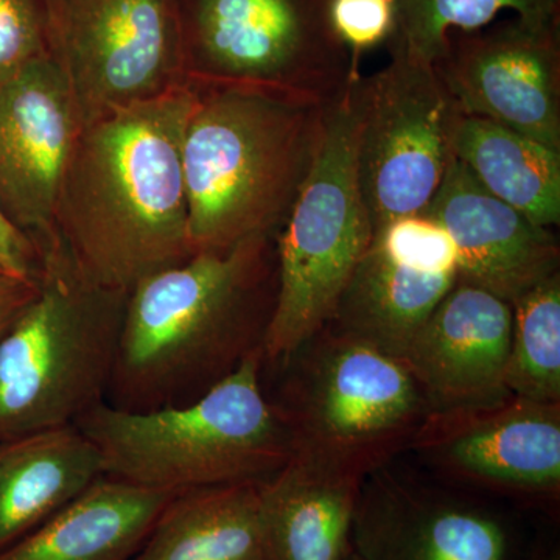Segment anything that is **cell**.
<instances>
[{"instance_id": "6da1fadb", "label": "cell", "mask_w": 560, "mask_h": 560, "mask_svg": "<svg viewBox=\"0 0 560 560\" xmlns=\"http://www.w3.org/2000/svg\"><path fill=\"white\" fill-rule=\"evenodd\" d=\"M200 94L167 88L81 125L62 180L57 232L84 282L130 293L194 256L183 138Z\"/></svg>"}, {"instance_id": "7a4b0ae2", "label": "cell", "mask_w": 560, "mask_h": 560, "mask_svg": "<svg viewBox=\"0 0 560 560\" xmlns=\"http://www.w3.org/2000/svg\"><path fill=\"white\" fill-rule=\"evenodd\" d=\"M276 293L271 235L140 280L125 304L106 404L145 412L200 399L261 349Z\"/></svg>"}, {"instance_id": "3957f363", "label": "cell", "mask_w": 560, "mask_h": 560, "mask_svg": "<svg viewBox=\"0 0 560 560\" xmlns=\"http://www.w3.org/2000/svg\"><path fill=\"white\" fill-rule=\"evenodd\" d=\"M326 106L253 88L198 97L180 153L194 254L282 228L315 160Z\"/></svg>"}, {"instance_id": "277c9868", "label": "cell", "mask_w": 560, "mask_h": 560, "mask_svg": "<svg viewBox=\"0 0 560 560\" xmlns=\"http://www.w3.org/2000/svg\"><path fill=\"white\" fill-rule=\"evenodd\" d=\"M261 375L259 349L189 405L131 412L102 401L75 425L101 452L103 475L140 488L180 493L265 481L294 451Z\"/></svg>"}, {"instance_id": "5b68a950", "label": "cell", "mask_w": 560, "mask_h": 560, "mask_svg": "<svg viewBox=\"0 0 560 560\" xmlns=\"http://www.w3.org/2000/svg\"><path fill=\"white\" fill-rule=\"evenodd\" d=\"M366 77H352L327 103L311 172L276 238L278 293L264 368L278 370L330 323L374 226L359 183L357 151Z\"/></svg>"}, {"instance_id": "8992f818", "label": "cell", "mask_w": 560, "mask_h": 560, "mask_svg": "<svg viewBox=\"0 0 560 560\" xmlns=\"http://www.w3.org/2000/svg\"><path fill=\"white\" fill-rule=\"evenodd\" d=\"M127 298L84 282L62 248L40 256L38 294L0 340V442L106 401Z\"/></svg>"}, {"instance_id": "52a82bcc", "label": "cell", "mask_w": 560, "mask_h": 560, "mask_svg": "<svg viewBox=\"0 0 560 560\" xmlns=\"http://www.w3.org/2000/svg\"><path fill=\"white\" fill-rule=\"evenodd\" d=\"M276 371L268 399L294 453L363 480L410 448L429 412L404 361L329 326Z\"/></svg>"}, {"instance_id": "ba28073f", "label": "cell", "mask_w": 560, "mask_h": 560, "mask_svg": "<svg viewBox=\"0 0 560 560\" xmlns=\"http://www.w3.org/2000/svg\"><path fill=\"white\" fill-rule=\"evenodd\" d=\"M331 0H197L198 54L217 86L329 103L352 72Z\"/></svg>"}, {"instance_id": "9c48e42d", "label": "cell", "mask_w": 560, "mask_h": 560, "mask_svg": "<svg viewBox=\"0 0 560 560\" xmlns=\"http://www.w3.org/2000/svg\"><path fill=\"white\" fill-rule=\"evenodd\" d=\"M389 62L366 77L357 167L374 234L389 221L425 213L453 161L459 113L436 68L389 47Z\"/></svg>"}, {"instance_id": "30bf717a", "label": "cell", "mask_w": 560, "mask_h": 560, "mask_svg": "<svg viewBox=\"0 0 560 560\" xmlns=\"http://www.w3.org/2000/svg\"><path fill=\"white\" fill-rule=\"evenodd\" d=\"M49 51L80 127L167 90L173 61L165 0H46Z\"/></svg>"}, {"instance_id": "8fae6325", "label": "cell", "mask_w": 560, "mask_h": 560, "mask_svg": "<svg viewBox=\"0 0 560 560\" xmlns=\"http://www.w3.org/2000/svg\"><path fill=\"white\" fill-rule=\"evenodd\" d=\"M410 448L453 480L528 503L560 497V404L508 396L427 412Z\"/></svg>"}, {"instance_id": "7c38bea8", "label": "cell", "mask_w": 560, "mask_h": 560, "mask_svg": "<svg viewBox=\"0 0 560 560\" xmlns=\"http://www.w3.org/2000/svg\"><path fill=\"white\" fill-rule=\"evenodd\" d=\"M434 68L460 113L560 151V22L453 33Z\"/></svg>"}, {"instance_id": "4fadbf2b", "label": "cell", "mask_w": 560, "mask_h": 560, "mask_svg": "<svg viewBox=\"0 0 560 560\" xmlns=\"http://www.w3.org/2000/svg\"><path fill=\"white\" fill-rule=\"evenodd\" d=\"M458 278L455 246L436 220L420 213L389 221L375 232L327 326L400 360Z\"/></svg>"}, {"instance_id": "5bb4252c", "label": "cell", "mask_w": 560, "mask_h": 560, "mask_svg": "<svg viewBox=\"0 0 560 560\" xmlns=\"http://www.w3.org/2000/svg\"><path fill=\"white\" fill-rule=\"evenodd\" d=\"M80 120L50 54L0 81V209L38 246H61L57 213Z\"/></svg>"}, {"instance_id": "9a60e30c", "label": "cell", "mask_w": 560, "mask_h": 560, "mask_svg": "<svg viewBox=\"0 0 560 560\" xmlns=\"http://www.w3.org/2000/svg\"><path fill=\"white\" fill-rule=\"evenodd\" d=\"M350 547L361 560H511L508 523L478 504L370 475Z\"/></svg>"}, {"instance_id": "2e32d148", "label": "cell", "mask_w": 560, "mask_h": 560, "mask_svg": "<svg viewBox=\"0 0 560 560\" xmlns=\"http://www.w3.org/2000/svg\"><path fill=\"white\" fill-rule=\"evenodd\" d=\"M511 334L512 305L458 279L400 359L429 412L511 394L504 385Z\"/></svg>"}, {"instance_id": "e0dca14e", "label": "cell", "mask_w": 560, "mask_h": 560, "mask_svg": "<svg viewBox=\"0 0 560 560\" xmlns=\"http://www.w3.org/2000/svg\"><path fill=\"white\" fill-rule=\"evenodd\" d=\"M425 215L451 235L459 280L514 304L559 272L555 234L489 194L453 158Z\"/></svg>"}, {"instance_id": "ac0fdd59", "label": "cell", "mask_w": 560, "mask_h": 560, "mask_svg": "<svg viewBox=\"0 0 560 560\" xmlns=\"http://www.w3.org/2000/svg\"><path fill=\"white\" fill-rule=\"evenodd\" d=\"M363 478L296 455L260 482L265 560H342Z\"/></svg>"}, {"instance_id": "d6986e66", "label": "cell", "mask_w": 560, "mask_h": 560, "mask_svg": "<svg viewBox=\"0 0 560 560\" xmlns=\"http://www.w3.org/2000/svg\"><path fill=\"white\" fill-rule=\"evenodd\" d=\"M102 475L101 452L75 423L0 442V551L50 521Z\"/></svg>"}, {"instance_id": "ffe728a7", "label": "cell", "mask_w": 560, "mask_h": 560, "mask_svg": "<svg viewBox=\"0 0 560 560\" xmlns=\"http://www.w3.org/2000/svg\"><path fill=\"white\" fill-rule=\"evenodd\" d=\"M173 495L102 475L0 560H131Z\"/></svg>"}, {"instance_id": "44dd1931", "label": "cell", "mask_w": 560, "mask_h": 560, "mask_svg": "<svg viewBox=\"0 0 560 560\" xmlns=\"http://www.w3.org/2000/svg\"><path fill=\"white\" fill-rule=\"evenodd\" d=\"M260 482L176 493L131 560H265Z\"/></svg>"}, {"instance_id": "7402d4cb", "label": "cell", "mask_w": 560, "mask_h": 560, "mask_svg": "<svg viewBox=\"0 0 560 560\" xmlns=\"http://www.w3.org/2000/svg\"><path fill=\"white\" fill-rule=\"evenodd\" d=\"M451 147L453 158L493 197L537 226H558L560 151L460 110L453 119Z\"/></svg>"}, {"instance_id": "603a6c76", "label": "cell", "mask_w": 560, "mask_h": 560, "mask_svg": "<svg viewBox=\"0 0 560 560\" xmlns=\"http://www.w3.org/2000/svg\"><path fill=\"white\" fill-rule=\"evenodd\" d=\"M504 385L514 396L560 404V275L537 283L512 304Z\"/></svg>"}, {"instance_id": "cb8c5ba5", "label": "cell", "mask_w": 560, "mask_h": 560, "mask_svg": "<svg viewBox=\"0 0 560 560\" xmlns=\"http://www.w3.org/2000/svg\"><path fill=\"white\" fill-rule=\"evenodd\" d=\"M396 31L386 44L434 65L453 33L480 31L504 10L533 22H560V0H394Z\"/></svg>"}, {"instance_id": "d4e9b609", "label": "cell", "mask_w": 560, "mask_h": 560, "mask_svg": "<svg viewBox=\"0 0 560 560\" xmlns=\"http://www.w3.org/2000/svg\"><path fill=\"white\" fill-rule=\"evenodd\" d=\"M47 54L46 0H0V81Z\"/></svg>"}, {"instance_id": "484cf974", "label": "cell", "mask_w": 560, "mask_h": 560, "mask_svg": "<svg viewBox=\"0 0 560 560\" xmlns=\"http://www.w3.org/2000/svg\"><path fill=\"white\" fill-rule=\"evenodd\" d=\"M331 27L350 54L353 73L360 58L388 44L396 31L394 0H331Z\"/></svg>"}, {"instance_id": "4316f807", "label": "cell", "mask_w": 560, "mask_h": 560, "mask_svg": "<svg viewBox=\"0 0 560 560\" xmlns=\"http://www.w3.org/2000/svg\"><path fill=\"white\" fill-rule=\"evenodd\" d=\"M0 268L14 278L39 279L38 246L20 228L11 223L2 209H0Z\"/></svg>"}, {"instance_id": "83f0119b", "label": "cell", "mask_w": 560, "mask_h": 560, "mask_svg": "<svg viewBox=\"0 0 560 560\" xmlns=\"http://www.w3.org/2000/svg\"><path fill=\"white\" fill-rule=\"evenodd\" d=\"M38 291L39 279H20L0 272V340L32 304Z\"/></svg>"}, {"instance_id": "f1b7e54d", "label": "cell", "mask_w": 560, "mask_h": 560, "mask_svg": "<svg viewBox=\"0 0 560 560\" xmlns=\"http://www.w3.org/2000/svg\"><path fill=\"white\" fill-rule=\"evenodd\" d=\"M533 560H560V555L558 548H552V550L545 552V555H537Z\"/></svg>"}, {"instance_id": "f546056e", "label": "cell", "mask_w": 560, "mask_h": 560, "mask_svg": "<svg viewBox=\"0 0 560 560\" xmlns=\"http://www.w3.org/2000/svg\"><path fill=\"white\" fill-rule=\"evenodd\" d=\"M342 560H361V559L359 558V556H357V552L353 551L352 548H350L348 556H346V558Z\"/></svg>"}, {"instance_id": "4dcf8cb0", "label": "cell", "mask_w": 560, "mask_h": 560, "mask_svg": "<svg viewBox=\"0 0 560 560\" xmlns=\"http://www.w3.org/2000/svg\"><path fill=\"white\" fill-rule=\"evenodd\" d=\"M0 272H5V271H3L2 268H0Z\"/></svg>"}]
</instances>
